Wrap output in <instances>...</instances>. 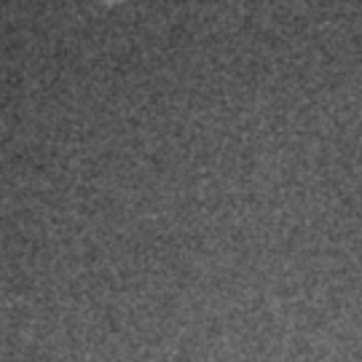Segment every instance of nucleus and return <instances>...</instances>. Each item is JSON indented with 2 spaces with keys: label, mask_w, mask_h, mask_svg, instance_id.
<instances>
[{
  "label": "nucleus",
  "mask_w": 362,
  "mask_h": 362,
  "mask_svg": "<svg viewBox=\"0 0 362 362\" xmlns=\"http://www.w3.org/2000/svg\"><path fill=\"white\" fill-rule=\"evenodd\" d=\"M105 3H116V0H105Z\"/></svg>",
  "instance_id": "nucleus-1"
}]
</instances>
